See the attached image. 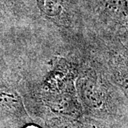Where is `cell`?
<instances>
[{
	"label": "cell",
	"mask_w": 128,
	"mask_h": 128,
	"mask_svg": "<svg viewBox=\"0 0 128 128\" xmlns=\"http://www.w3.org/2000/svg\"><path fill=\"white\" fill-rule=\"evenodd\" d=\"M40 9L49 16H56L62 11L60 0H37Z\"/></svg>",
	"instance_id": "cell-1"
},
{
	"label": "cell",
	"mask_w": 128,
	"mask_h": 128,
	"mask_svg": "<svg viewBox=\"0 0 128 128\" xmlns=\"http://www.w3.org/2000/svg\"><path fill=\"white\" fill-rule=\"evenodd\" d=\"M25 128H38V126H36V125H34V124H31V125H28Z\"/></svg>",
	"instance_id": "cell-2"
}]
</instances>
